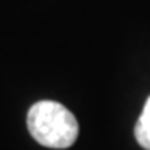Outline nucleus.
<instances>
[{
	"instance_id": "f257e3e1",
	"label": "nucleus",
	"mask_w": 150,
	"mask_h": 150,
	"mask_svg": "<svg viewBox=\"0 0 150 150\" xmlns=\"http://www.w3.org/2000/svg\"><path fill=\"white\" fill-rule=\"evenodd\" d=\"M28 132L48 149H69L79 137V123L67 107L52 100L33 103L27 113Z\"/></svg>"
},
{
	"instance_id": "f03ea898",
	"label": "nucleus",
	"mask_w": 150,
	"mask_h": 150,
	"mask_svg": "<svg viewBox=\"0 0 150 150\" xmlns=\"http://www.w3.org/2000/svg\"><path fill=\"white\" fill-rule=\"evenodd\" d=\"M135 139L145 150H150V97L144 105L139 120L135 123Z\"/></svg>"
}]
</instances>
